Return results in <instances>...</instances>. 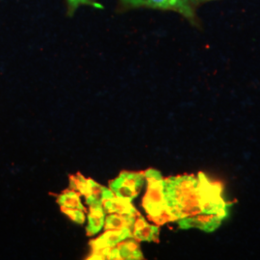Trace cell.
I'll return each instance as SVG.
<instances>
[{"mask_svg": "<svg viewBox=\"0 0 260 260\" xmlns=\"http://www.w3.org/2000/svg\"><path fill=\"white\" fill-rule=\"evenodd\" d=\"M145 182L144 172H121L109 183V188L115 195L133 201L141 193Z\"/></svg>", "mask_w": 260, "mask_h": 260, "instance_id": "cell-4", "label": "cell"}, {"mask_svg": "<svg viewBox=\"0 0 260 260\" xmlns=\"http://www.w3.org/2000/svg\"><path fill=\"white\" fill-rule=\"evenodd\" d=\"M102 205L106 214H138L139 211L132 205V201L115 195L109 188L104 196Z\"/></svg>", "mask_w": 260, "mask_h": 260, "instance_id": "cell-6", "label": "cell"}, {"mask_svg": "<svg viewBox=\"0 0 260 260\" xmlns=\"http://www.w3.org/2000/svg\"><path fill=\"white\" fill-rule=\"evenodd\" d=\"M138 214H106L104 230H124L132 229Z\"/></svg>", "mask_w": 260, "mask_h": 260, "instance_id": "cell-10", "label": "cell"}, {"mask_svg": "<svg viewBox=\"0 0 260 260\" xmlns=\"http://www.w3.org/2000/svg\"><path fill=\"white\" fill-rule=\"evenodd\" d=\"M132 237L139 242H158L159 226L149 223L141 214L135 219L132 225Z\"/></svg>", "mask_w": 260, "mask_h": 260, "instance_id": "cell-8", "label": "cell"}, {"mask_svg": "<svg viewBox=\"0 0 260 260\" xmlns=\"http://www.w3.org/2000/svg\"><path fill=\"white\" fill-rule=\"evenodd\" d=\"M57 203L60 207H69V208H79L86 211V207L84 206L81 201V195L73 189H68L58 195Z\"/></svg>", "mask_w": 260, "mask_h": 260, "instance_id": "cell-12", "label": "cell"}, {"mask_svg": "<svg viewBox=\"0 0 260 260\" xmlns=\"http://www.w3.org/2000/svg\"><path fill=\"white\" fill-rule=\"evenodd\" d=\"M122 9H148L173 11L180 14L193 25H199V19L195 12V7L189 0H120Z\"/></svg>", "mask_w": 260, "mask_h": 260, "instance_id": "cell-3", "label": "cell"}, {"mask_svg": "<svg viewBox=\"0 0 260 260\" xmlns=\"http://www.w3.org/2000/svg\"><path fill=\"white\" fill-rule=\"evenodd\" d=\"M223 219V217L217 214L201 213L180 219L177 221V223L181 229L196 228L206 233H210L221 224Z\"/></svg>", "mask_w": 260, "mask_h": 260, "instance_id": "cell-5", "label": "cell"}, {"mask_svg": "<svg viewBox=\"0 0 260 260\" xmlns=\"http://www.w3.org/2000/svg\"><path fill=\"white\" fill-rule=\"evenodd\" d=\"M62 212L65 214L68 218H70L73 222L78 224H83L86 222L87 216L85 210L79 208H69V207H60Z\"/></svg>", "mask_w": 260, "mask_h": 260, "instance_id": "cell-14", "label": "cell"}, {"mask_svg": "<svg viewBox=\"0 0 260 260\" xmlns=\"http://www.w3.org/2000/svg\"><path fill=\"white\" fill-rule=\"evenodd\" d=\"M132 237V230H104V233L90 243L91 249L113 248L120 242Z\"/></svg>", "mask_w": 260, "mask_h": 260, "instance_id": "cell-7", "label": "cell"}, {"mask_svg": "<svg viewBox=\"0 0 260 260\" xmlns=\"http://www.w3.org/2000/svg\"><path fill=\"white\" fill-rule=\"evenodd\" d=\"M82 5L91 6L94 9H104L103 5L95 0H67V14L69 17H73L75 15L76 10Z\"/></svg>", "mask_w": 260, "mask_h": 260, "instance_id": "cell-13", "label": "cell"}, {"mask_svg": "<svg viewBox=\"0 0 260 260\" xmlns=\"http://www.w3.org/2000/svg\"><path fill=\"white\" fill-rule=\"evenodd\" d=\"M89 212L87 215V234L89 236H93L98 233H101L104 230V223L106 212L103 209L102 204H94V205H88Z\"/></svg>", "mask_w": 260, "mask_h": 260, "instance_id": "cell-9", "label": "cell"}, {"mask_svg": "<svg viewBox=\"0 0 260 260\" xmlns=\"http://www.w3.org/2000/svg\"><path fill=\"white\" fill-rule=\"evenodd\" d=\"M169 212L174 222L203 213L204 197L199 177L182 175L164 178Z\"/></svg>", "mask_w": 260, "mask_h": 260, "instance_id": "cell-1", "label": "cell"}, {"mask_svg": "<svg viewBox=\"0 0 260 260\" xmlns=\"http://www.w3.org/2000/svg\"><path fill=\"white\" fill-rule=\"evenodd\" d=\"M120 252L121 260L143 259V253L141 251L139 241L135 238L129 237L117 245Z\"/></svg>", "mask_w": 260, "mask_h": 260, "instance_id": "cell-11", "label": "cell"}, {"mask_svg": "<svg viewBox=\"0 0 260 260\" xmlns=\"http://www.w3.org/2000/svg\"><path fill=\"white\" fill-rule=\"evenodd\" d=\"M144 174L147 182V190L143 198L142 205L148 219L158 226L174 222L168 209L164 178L158 171L153 169L145 171Z\"/></svg>", "mask_w": 260, "mask_h": 260, "instance_id": "cell-2", "label": "cell"}, {"mask_svg": "<svg viewBox=\"0 0 260 260\" xmlns=\"http://www.w3.org/2000/svg\"><path fill=\"white\" fill-rule=\"evenodd\" d=\"M88 182V178L83 177L81 174H76L70 177V189H73L83 196L86 186Z\"/></svg>", "mask_w": 260, "mask_h": 260, "instance_id": "cell-15", "label": "cell"}, {"mask_svg": "<svg viewBox=\"0 0 260 260\" xmlns=\"http://www.w3.org/2000/svg\"><path fill=\"white\" fill-rule=\"evenodd\" d=\"M208 1H212V0H189V2L194 6L196 8V6L202 4V3H205V2H208Z\"/></svg>", "mask_w": 260, "mask_h": 260, "instance_id": "cell-16", "label": "cell"}]
</instances>
